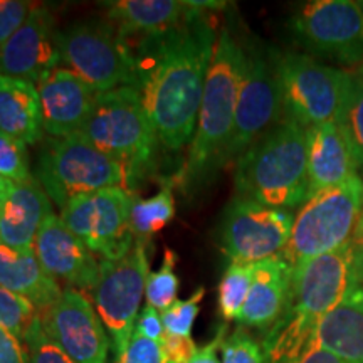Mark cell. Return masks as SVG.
I'll return each mask as SVG.
<instances>
[{
    "mask_svg": "<svg viewBox=\"0 0 363 363\" xmlns=\"http://www.w3.org/2000/svg\"><path fill=\"white\" fill-rule=\"evenodd\" d=\"M217 35L216 19L203 9L160 33L123 35L131 54V86L142 94L167 152L179 153L192 143Z\"/></svg>",
    "mask_w": 363,
    "mask_h": 363,
    "instance_id": "obj_1",
    "label": "cell"
},
{
    "mask_svg": "<svg viewBox=\"0 0 363 363\" xmlns=\"http://www.w3.org/2000/svg\"><path fill=\"white\" fill-rule=\"evenodd\" d=\"M353 264L355 244L350 240L337 251L293 267L288 303L262 345L264 363H293L310 350L318 323L347 293Z\"/></svg>",
    "mask_w": 363,
    "mask_h": 363,
    "instance_id": "obj_2",
    "label": "cell"
},
{
    "mask_svg": "<svg viewBox=\"0 0 363 363\" xmlns=\"http://www.w3.org/2000/svg\"><path fill=\"white\" fill-rule=\"evenodd\" d=\"M244 57V43L233 26L222 27L207 71L195 135L179 175L187 194H197L222 169V157L234 128Z\"/></svg>",
    "mask_w": 363,
    "mask_h": 363,
    "instance_id": "obj_3",
    "label": "cell"
},
{
    "mask_svg": "<svg viewBox=\"0 0 363 363\" xmlns=\"http://www.w3.org/2000/svg\"><path fill=\"white\" fill-rule=\"evenodd\" d=\"M234 185L235 197L262 206L286 211L303 206L310 194L306 130L284 118L235 162Z\"/></svg>",
    "mask_w": 363,
    "mask_h": 363,
    "instance_id": "obj_4",
    "label": "cell"
},
{
    "mask_svg": "<svg viewBox=\"0 0 363 363\" xmlns=\"http://www.w3.org/2000/svg\"><path fill=\"white\" fill-rule=\"evenodd\" d=\"M34 177L61 211L74 199L98 190L133 187L125 163L94 147L81 131L62 138H44Z\"/></svg>",
    "mask_w": 363,
    "mask_h": 363,
    "instance_id": "obj_5",
    "label": "cell"
},
{
    "mask_svg": "<svg viewBox=\"0 0 363 363\" xmlns=\"http://www.w3.org/2000/svg\"><path fill=\"white\" fill-rule=\"evenodd\" d=\"M81 133L106 155L125 163L133 184L152 169L160 147L142 94L133 86L96 94Z\"/></svg>",
    "mask_w": 363,
    "mask_h": 363,
    "instance_id": "obj_6",
    "label": "cell"
},
{
    "mask_svg": "<svg viewBox=\"0 0 363 363\" xmlns=\"http://www.w3.org/2000/svg\"><path fill=\"white\" fill-rule=\"evenodd\" d=\"M362 207L360 175L308 197L294 216L291 238L281 252L284 259L296 267L350 242L360 220Z\"/></svg>",
    "mask_w": 363,
    "mask_h": 363,
    "instance_id": "obj_7",
    "label": "cell"
},
{
    "mask_svg": "<svg viewBox=\"0 0 363 363\" xmlns=\"http://www.w3.org/2000/svg\"><path fill=\"white\" fill-rule=\"evenodd\" d=\"M276 74L286 120L303 128L337 121L352 74L298 51H274Z\"/></svg>",
    "mask_w": 363,
    "mask_h": 363,
    "instance_id": "obj_8",
    "label": "cell"
},
{
    "mask_svg": "<svg viewBox=\"0 0 363 363\" xmlns=\"http://www.w3.org/2000/svg\"><path fill=\"white\" fill-rule=\"evenodd\" d=\"M59 62L96 94L131 86V54L110 19L74 22L57 33Z\"/></svg>",
    "mask_w": 363,
    "mask_h": 363,
    "instance_id": "obj_9",
    "label": "cell"
},
{
    "mask_svg": "<svg viewBox=\"0 0 363 363\" xmlns=\"http://www.w3.org/2000/svg\"><path fill=\"white\" fill-rule=\"evenodd\" d=\"M244 72L234 128L222 157V169L235 163L254 142L284 120L283 98L272 49L257 40L244 43Z\"/></svg>",
    "mask_w": 363,
    "mask_h": 363,
    "instance_id": "obj_10",
    "label": "cell"
},
{
    "mask_svg": "<svg viewBox=\"0 0 363 363\" xmlns=\"http://www.w3.org/2000/svg\"><path fill=\"white\" fill-rule=\"evenodd\" d=\"M147 239H136L121 259L99 262V279L93 289L94 308L111 338L115 357L121 355L135 333L143 293L150 276Z\"/></svg>",
    "mask_w": 363,
    "mask_h": 363,
    "instance_id": "obj_11",
    "label": "cell"
},
{
    "mask_svg": "<svg viewBox=\"0 0 363 363\" xmlns=\"http://www.w3.org/2000/svg\"><path fill=\"white\" fill-rule=\"evenodd\" d=\"M296 43L311 57L352 67L363 61V7L350 0H315L289 21Z\"/></svg>",
    "mask_w": 363,
    "mask_h": 363,
    "instance_id": "obj_12",
    "label": "cell"
},
{
    "mask_svg": "<svg viewBox=\"0 0 363 363\" xmlns=\"http://www.w3.org/2000/svg\"><path fill=\"white\" fill-rule=\"evenodd\" d=\"M133 202L131 190L111 187L74 199L59 217L94 256L116 261L135 246L130 220Z\"/></svg>",
    "mask_w": 363,
    "mask_h": 363,
    "instance_id": "obj_13",
    "label": "cell"
},
{
    "mask_svg": "<svg viewBox=\"0 0 363 363\" xmlns=\"http://www.w3.org/2000/svg\"><path fill=\"white\" fill-rule=\"evenodd\" d=\"M294 216L286 208L262 206L234 197L224 212L219 230L222 252L230 262L254 264L278 256L291 238Z\"/></svg>",
    "mask_w": 363,
    "mask_h": 363,
    "instance_id": "obj_14",
    "label": "cell"
},
{
    "mask_svg": "<svg viewBox=\"0 0 363 363\" xmlns=\"http://www.w3.org/2000/svg\"><path fill=\"white\" fill-rule=\"evenodd\" d=\"M45 333L76 363H108L110 338L88 294L66 288L40 315Z\"/></svg>",
    "mask_w": 363,
    "mask_h": 363,
    "instance_id": "obj_15",
    "label": "cell"
},
{
    "mask_svg": "<svg viewBox=\"0 0 363 363\" xmlns=\"http://www.w3.org/2000/svg\"><path fill=\"white\" fill-rule=\"evenodd\" d=\"M56 17L51 9L34 6L21 29L0 51V76L35 84L59 66Z\"/></svg>",
    "mask_w": 363,
    "mask_h": 363,
    "instance_id": "obj_16",
    "label": "cell"
},
{
    "mask_svg": "<svg viewBox=\"0 0 363 363\" xmlns=\"http://www.w3.org/2000/svg\"><path fill=\"white\" fill-rule=\"evenodd\" d=\"M40 264L66 288L91 291L99 279V262L93 252L71 233L61 217L51 214L40 227L34 242Z\"/></svg>",
    "mask_w": 363,
    "mask_h": 363,
    "instance_id": "obj_17",
    "label": "cell"
},
{
    "mask_svg": "<svg viewBox=\"0 0 363 363\" xmlns=\"http://www.w3.org/2000/svg\"><path fill=\"white\" fill-rule=\"evenodd\" d=\"M35 88L43 108L44 133L62 138L83 130L96 99V93L83 79L57 66L45 72Z\"/></svg>",
    "mask_w": 363,
    "mask_h": 363,
    "instance_id": "obj_18",
    "label": "cell"
},
{
    "mask_svg": "<svg viewBox=\"0 0 363 363\" xmlns=\"http://www.w3.org/2000/svg\"><path fill=\"white\" fill-rule=\"evenodd\" d=\"M311 347L323 348L345 363H363V254L357 247L352 283L342 301L318 323Z\"/></svg>",
    "mask_w": 363,
    "mask_h": 363,
    "instance_id": "obj_19",
    "label": "cell"
},
{
    "mask_svg": "<svg viewBox=\"0 0 363 363\" xmlns=\"http://www.w3.org/2000/svg\"><path fill=\"white\" fill-rule=\"evenodd\" d=\"M308 145V185L315 195L325 189L337 187L358 175V165L350 145L337 121L306 128Z\"/></svg>",
    "mask_w": 363,
    "mask_h": 363,
    "instance_id": "obj_20",
    "label": "cell"
},
{
    "mask_svg": "<svg viewBox=\"0 0 363 363\" xmlns=\"http://www.w3.org/2000/svg\"><path fill=\"white\" fill-rule=\"evenodd\" d=\"M293 267L283 254L254 262L246 305L238 318L242 328L269 331L283 315L291 289Z\"/></svg>",
    "mask_w": 363,
    "mask_h": 363,
    "instance_id": "obj_21",
    "label": "cell"
},
{
    "mask_svg": "<svg viewBox=\"0 0 363 363\" xmlns=\"http://www.w3.org/2000/svg\"><path fill=\"white\" fill-rule=\"evenodd\" d=\"M51 214V199L35 177L13 184L0 203V244L12 249H34L40 227Z\"/></svg>",
    "mask_w": 363,
    "mask_h": 363,
    "instance_id": "obj_22",
    "label": "cell"
},
{
    "mask_svg": "<svg viewBox=\"0 0 363 363\" xmlns=\"http://www.w3.org/2000/svg\"><path fill=\"white\" fill-rule=\"evenodd\" d=\"M0 286L30 301L39 316L62 294L61 284L44 269L34 249H12L0 244Z\"/></svg>",
    "mask_w": 363,
    "mask_h": 363,
    "instance_id": "obj_23",
    "label": "cell"
},
{
    "mask_svg": "<svg viewBox=\"0 0 363 363\" xmlns=\"http://www.w3.org/2000/svg\"><path fill=\"white\" fill-rule=\"evenodd\" d=\"M104 9L106 19H110L125 38L170 29L199 11L194 2L182 0H118L106 2Z\"/></svg>",
    "mask_w": 363,
    "mask_h": 363,
    "instance_id": "obj_24",
    "label": "cell"
},
{
    "mask_svg": "<svg viewBox=\"0 0 363 363\" xmlns=\"http://www.w3.org/2000/svg\"><path fill=\"white\" fill-rule=\"evenodd\" d=\"M0 131L26 145L43 142V108L35 84L0 76Z\"/></svg>",
    "mask_w": 363,
    "mask_h": 363,
    "instance_id": "obj_25",
    "label": "cell"
},
{
    "mask_svg": "<svg viewBox=\"0 0 363 363\" xmlns=\"http://www.w3.org/2000/svg\"><path fill=\"white\" fill-rule=\"evenodd\" d=\"M175 195L172 185L167 184L150 199L133 202L131 207V229L135 239L150 240L153 234L160 233L175 217Z\"/></svg>",
    "mask_w": 363,
    "mask_h": 363,
    "instance_id": "obj_26",
    "label": "cell"
},
{
    "mask_svg": "<svg viewBox=\"0 0 363 363\" xmlns=\"http://www.w3.org/2000/svg\"><path fill=\"white\" fill-rule=\"evenodd\" d=\"M254 274V264L230 262L222 274L217 291V306L219 315L224 321L238 320L246 305V299L251 289Z\"/></svg>",
    "mask_w": 363,
    "mask_h": 363,
    "instance_id": "obj_27",
    "label": "cell"
},
{
    "mask_svg": "<svg viewBox=\"0 0 363 363\" xmlns=\"http://www.w3.org/2000/svg\"><path fill=\"white\" fill-rule=\"evenodd\" d=\"M358 165L363 167V72L352 74L350 88L337 118Z\"/></svg>",
    "mask_w": 363,
    "mask_h": 363,
    "instance_id": "obj_28",
    "label": "cell"
},
{
    "mask_svg": "<svg viewBox=\"0 0 363 363\" xmlns=\"http://www.w3.org/2000/svg\"><path fill=\"white\" fill-rule=\"evenodd\" d=\"M177 261H179L177 252L172 249H165L162 266L155 272H150L148 276L145 296H147L148 306L155 308L158 311H165L177 301V293H179L180 286L179 276L175 272Z\"/></svg>",
    "mask_w": 363,
    "mask_h": 363,
    "instance_id": "obj_29",
    "label": "cell"
},
{
    "mask_svg": "<svg viewBox=\"0 0 363 363\" xmlns=\"http://www.w3.org/2000/svg\"><path fill=\"white\" fill-rule=\"evenodd\" d=\"M39 313L30 301L0 286V326L24 342Z\"/></svg>",
    "mask_w": 363,
    "mask_h": 363,
    "instance_id": "obj_30",
    "label": "cell"
},
{
    "mask_svg": "<svg viewBox=\"0 0 363 363\" xmlns=\"http://www.w3.org/2000/svg\"><path fill=\"white\" fill-rule=\"evenodd\" d=\"M0 175L12 184L34 179L30 174V157L27 145L0 131Z\"/></svg>",
    "mask_w": 363,
    "mask_h": 363,
    "instance_id": "obj_31",
    "label": "cell"
},
{
    "mask_svg": "<svg viewBox=\"0 0 363 363\" xmlns=\"http://www.w3.org/2000/svg\"><path fill=\"white\" fill-rule=\"evenodd\" d=\"M206 296V288L201 286L194 291V294L187 299H177L174 305L162 311L163 328L167 335H175V337H190L195 318L201 310V303Z\"/></svg>",
    "mask_w": 363,
    "mask_h": 363,
    "instance_id": "obj_32",
    "label": "cell"
},
{
    "mask_svg": "<svg viewBox=\"0 0 363 363\" xmlns=\"http://www.w3.org/2000/svg\"><path fill=\"white\" fill-rule=\"evenodd\" d=\"M24 345L29 352V363H76L54 340L45 333L40 316L26 335Z\"/></svg>",
    "mask_w": 363,
    "mask_h": 363,
    "instance_id": "obj_33",
    "label": "cell"
},
{
    "mask_svg": "<svg viewBox=\"0 0 363 363\" xmlns=\"http://www.w3.org/2000/svg\"><path fill=\"white\" fill-rule=\"evenodd\" d=\"M222 363H264V350L244 328H238L222 343Z\"/></svg>",
    "mask_w": 363,
    "mask_h": 363,
    "instance_id": "obj_34",
    "label": "cell"
},
{
    "mask_svg": "<svg viewBox=\"0 0 363 363\" xmlns=\"http://www.w3.org/2000/svg\"><path fill=\"white\" fill-rule=\"evenodd\" d=\"M34 4L26 0H0V51L29 17Z\"/></svg>",
    "mask_w": 363,
    "mask_h": 363,
    "instance_id": "obj_35",
    "label": "cell"
},
{
    "mask_svg": "<svg viewBox=\"0 0 363 363\" xmlns=\"http://www.w3.org/2000/svg\"><path fill=\"white\" fill-rule=\"evenodd\" d=\"M115 363H163L162 343L153 342L135 331L128 347L116 357Z\"/></svg>",
    "mask_w": 363,
    "mask_h": 363,
    "instance_id": "obj_36",
    "label": "cell"
},
{
    "mask_svg": "<svg viewBox=\"0 0 363 363\" xmlns=\"http://www.w3.org/2000/svg\"><path fill=\"white\" fill-rule=\"evenodd\" d=\"M163 363H189L194 353L197 352V345L192 337H175L167 335L162 342Z\"/></svg>",
    "mask_w": 363,
    "mask_h": 363,
    "instance_id": "obj_37",
    "label": "cell"
},
{
    "mask_svg": "<svg viewBox=\"0 0 363 363\" xmlns=\"http://www.w3.org/2000/svg\"><path fill=\"white\" fill-rule=\"evenodd\" d=\"M135 331H138L140 335L147 337L153 342L162 343L165 338V328H163L162 315L158 310L152 306H145L143 311H140L138 318H136Z\"/></svg>",
    "mask_w": 363,
    "mask_h": 363,
    "instance_id": "obj_38",
    "label": "cell"
},
{
    "mask_svg": "<svg viewBox=\"0 0 363 363\" xmlns=\"http://www.w3.org/2000/svg\"><path fill=\"white\" fill-rule=\"evenodd\" d=\"M0 363H29V352L19 338L0 326Z\"/></svg>",
    "mask_w": 363,
    "mask_h": 363,
    "instance_id": "obj_39",
    "label": "cell"
},
{
    "mask_svg": "<svg viewBox=\"0 0 363 363\" xmlns=\"http://www.w3.org/2000/svg\"><path fill=\"white\" fill-rule=\"evenodd\" d=\"M224 340H225V328H220L214 340H211L207 345L197 348V352L194 353L192 360L189 363H220L219 353L217 352H219V348H222Z\"/></svg>",
    "mask_w": 363,
    "mask_h": 363,
    "instance_id": "obj_40",
    "label": "cell"
},
{
    "mask_svg": "<svg viewBox=\"0 0 363 363\" xmlns=\"http://www.w3.org/2000/svg\"><path fill=\"white\" fill-rule=\"evenodd\" d=\"M293 363H345V362L340 360L338 357H335L333 353L323 350V348L311 347L310 350H306L301 357L298 358V360H294Z\"/></svg>",
    "mask_w": 363,
    "mask_h": 363,
    "instance_id": "obj_41",
    "label": "cell"
},
{
    "mask_svg": "<svg viewBox=\"0 0 363 363\" xmlns=\"http://www.w3.org/2000/svg\"><path fill=\"white\" fill-rule=\"evenodd\" d=\"M12 182H9V180H6L4 179L2 175H0V203H2L4 201H6V197H7V194H9V190L12 189Z\"/></svg>",
    "mask_w": 363,
    "mask_h": 363,
    "instance_id": "obj_42",
    "label": "cell"
},
{
    "mask_svg": "<svg viewBox=\"0 0 363 363\" xmlns=\"http://www.w3.org/2000/svg\"><path fill=\"white\" fill-rule=\"evenodd\" d=\"M363 238V207H362V216H360V220H358V225L355 229V234H353V242H357V240H360Z\"/></svg>",
    "mask_w": 363,
    "mask_h": 363,
    "instance_id": "obj_43",
    "label": "cell"
},
{
    "mask_svg": "<svg viewBox=\"0 0 363 363\" xmlns=\"http://www.w3.org/2000/svg\"><path fill=\"white\" fill-rule=\"evenodd\" d=\"M355 244V247H357V251L360 252V254H363V238L360 239V240H357V242H353Z\"/></svg>",
    "mask_w": 363,
    "mask_h": 363,
    "instance_id": "obj_44",
    "label": "cell"
},
{
    "mask_svg": "<svg viewBox=\"0 0 363 363\" xmlns=\"http://www.w3.org/2000/svg\"><path fill=\"white\" fill-rule=\"evenodd\" d=\"M362 7H363V4H362Z\"/></svg>",
    "mask_w": 363,
    "mask_h": 363,
    "instance_id": "obj_45",
    "label": "cell"
}]
</instances>
